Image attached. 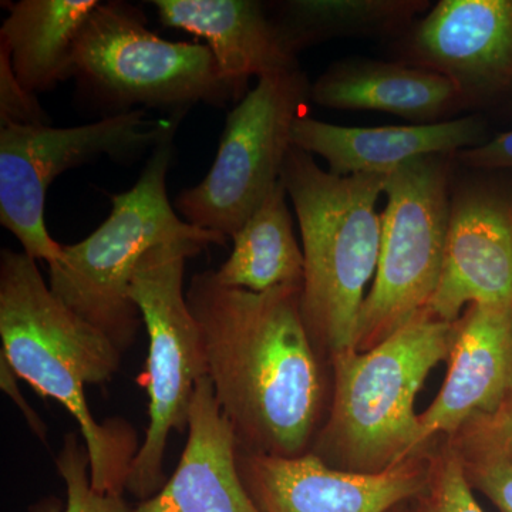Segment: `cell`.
<instances>
[{"label":"cell","mask_w":512,"mask_h":512,"mask_svg":"<svg viewBox=\"0 0 512 512\" xmlns=\"http://www.w3.org/2000/svg\"><path fill=\"white\" fill-rule=\"evenodd\" d=\"M188 306L200 325L208 377L238 451L309 453L325 412L328 379L302 318V286L228 288L214 271L192 276Z\"/></svg>","instance_id":"1"},{"label":"cell","mask_w":512,"mask_h":512,"mask_svg":"<svg viewBox=\"0 0 512 512\" xmlns=\"http://www.w3.org/2000/svg\"><path fill=\"white\" fill-rule=\"evenodd\" d=\"M0 338L16 375L79 423L94 490L123 495L140 450L136 431L121 419L97 423L84 394L87 384L113 379L123 353L53 295L25 252L0 254Z\"/></svg>","instance_id":"2"},{"label":"cell","mask_w":512,"mask_h":512,"mask_svg":"<svg viewBox=\"0 0 512 512\" xmlns=\"http://www.w3.org/2000/svg\"><path fill=\"white\" fill-rule=\"evenodd\" d=\"M387 178L329 173L296 147L282 168L302 234V318L325 359L355 349L366 285L379 264L382 215L376 205Z\"/></svg>","instance_id":"3"},{"label":"cell","mask_w":512,"mask_h":512,"mask_svg":"<svg viewBox=\"0 0 512 512\" xmlns=\"http://www.w3.org/2000/svg\"><path fill=\"white\" fill-rule=\"evenodd\" d=\"M453 325L427 316L372 350L330 357L332 402L309 453L336 470L377 474L426 450L414 400L431 370L447 360Z\"/></svg>","instance_id":"4"},{"label":"cell","mask_w":512,"mask_h":512,"mask_svg":"<svg viewBox=\"0 0 512 512\" xmlns=\"http://www.w3.org/2000/svg\"><path fill=\"white\" fill-rule=\"evenodd\" d=\"M173 138L153 150L131 190L111 195L109 218L92 235L63 245L49 265L53 295L127 352L140 329V311L130 299V285L150 249L175 242L225 245L227 237L181 220L168 200L167 174Z\"/></svg>","instance_id":"5"},{"label":"cell","mask_w":512,"mask_h":512,"mask_svg":"<svg viewBox=\"0 0 512 512\" xmlns=\"http://www.w3.org/2000/svg\"><path fill=\"white\" fill-rule=\"evenodd\" d=\"M207 247L185 241L150 249L131 279L130 299L148 333L146 372L140 382L150 399V424L127 490L144 501L164 487L168 437L173 430L187 429L195 387L208 376L204 338L184 292L185 261Z\"/></svg>","instance_id":"6"},{"label":"cell","mask_w":512,"mask_h":512,"mask_svg":"<svg viewBox=\"0 0 512 512\" xmlns=\"http://www.w3.org/2000/svg\"><path fill=\"white\" fill-rule=\"evenodd\" d=\"M456 165L454 156L421 157L389 174L379 264L357 325L359 352L429 316L443 269Z\"/></svg>","instance_id":"7"},{"label":"cell","mask_w":512,"mask_h":512,"mask_svg":"<svg viewBox=\"0 0 512 512\" xmlns=\"http://www.w3.org/2000/svg\"><path fill=\"white\" fill-rule=\"evenodd\" d=\"M73 76L120 113L143 106L184 116L195 104L235 99L210 47L157 36L143 13L123 2L100 3L86 20Z\"/></svg>","instance_id":"8"},{"label":"cell","mask_w":512,"mask_h":512,"mask_svg":"<svg viewBox=\"0 0 512 512\" xmlns=\"http://www.w3.org/2000/svg\"><path fill=\"white\" fill-rule=\"evenodd\" d=\"M311 86L299 69L262 77L242 97L225 121L211 170L175 201L188 224L227 238L237 234L281 180Z\"/></svg>","instance_id":"9"},{"label":"cell","mask_w":512,"mask_h":512,"mask_svg":"<svg viewBox=\"0 0 512 512\" xmlns=\"http://www.w3.org/2000/svg\"><path fill=\"white\" fill-rule=\"evenodd\" d=\"M177 131V121L153 127L146 111L114 113L86 126L0 127V222L22 244L23 252L52 265L63 245L45 224L47 188L63 174L100 156L116 158L156 148Z\"/></svg>","instance_id":"10"},{"label":"cell","mask_w":512,"mask_h":512,"mask_svg":"<svg viewBox=\"0 0 512 512\" xmlns=\"http://www.w3.org/2000/svg\"><path fill=\"white\" fill-rule=\"evenodd\" d=\"M394 50L450 80L474 114L512 104V0H441Z\"/></svg>","instance_id":"11"},{"label":"cell","mask_w":512,"mask_h":512,"mask_svg":"<svg viewBox=\"0 0 512 512\" xmlns=\"http://www.w3.org/2000/svg\"><path fill=\"white\" fill-rule=\"evenodd\" d=\"M494 174L454 178L430 318L453 323L473 303L512 305V183Z\"/></svg>","instance_id":"12"},{"label":"cell","mask_w":512,"mask_h":512,"mask_svg":"<svg viewBox=\"0 0 512 512\" xmlns=\"http://www.w3.org/2000/svg\"><path fill=\"white\" fill-rule=\"evenodd\" d=\"M433 444L377 474L336 470L313 453L274 457L238 451V468L259 512H387L423 490Z\"/></svg>","instance_id":"13"},{"label":"cell","mask_w":512,"mask_h":512,"mask_svg":"<svg viewBox=\"0 0 512 512\" xmlns=\"http://www.w3.org/2000/svg\"><path fill=\"white\" fill-rule=\"evenodd\" d=\"M447 376L436 400L419 414V446L456 434L493 414L512 390V305H473L454 322Z\"/></svg>","instance_id":"14"},{"label":"cell","mask_w":512,"mask_h":512,"mask_svg":"<svg viewBox=\"0 0 512 512\" xmlns=\"http://www.w3.org/2000/svg\"><path fill=\"white\" fill-rule=\"evenodd\" d=\"M490 140L478 114L433 124L343 127L303 116L292 131L293 147L329 164L336 175L392 174L402 165L429 156H454Z\"/></svg>","instance_id":"15"},{"label":"cell","mask_w":512,"mask_h":512,"mask_svg":"<svg viewBox=\"0 0 512 512\" xmlns=\"http://www.w3.org/2000/svg\"><path fill=\"white\" fill-rule=\"evenodd\" d=\"M188 441L173 477L133 512H259L238 468V443L210 377L195 387Z\"/></svg>","instance_id":"16"},{"label":"cell","mask_w":512,"mask_h":512,"mask_svg":"<svg viewBox=\"0 0 512 512\" xmlns=\"http://www.w3.org/2000/svg\"><path fill=\"white\" fill-rule=\"evenodd\" d=\"M153 5L163 25L207 42L234 97L244 94L252 77L299 70L298 55L261 2L156 0Z\"/></svg>","instance_id":"17"},{"label":"cell","mask_w":512,"mask_h":512,"mask_svg":"<svg viewBox=\"0 0 512 512\" xmlns=\"http://www.w3.org/2000/svg\"><path fill=\"white\" fill-rule=\"evenodd\" d=\"M311 100L326 109L380 111L413 124L441 123L468 111L457 87L441 74L366 57L333 63L312 84Z\"/></svg>","instance_id":"18"},{"label":"cell","mask_w":512,"mask_h":512,"mask_svg":"<svg viewBox=\"0 0 512 512\" xmlns=\"http://www.w3.org/2000/svg\"><path fill=\"white\" fill-rule=\"evenodd\" d=\"M99 0L6 2L0 45L8 49L16 79L28 92L55 89L73 76V52Z\"/></svg>","instance_id":"19"},{"label":"cell","mask_w":512,"mask_h":512,"mask_svg":"<svg viewBox=\"0 0 512 512\" xmlns=\"http://www.w3.org/2000/svg\"><path fill=\"white\" fill-rule=\"evenodd\" d=\"M282 180L272 188L258 210L238 229L234 249L214 271L228 288L266 292L281 286H303L305 258L296 241Z\"/></svg>","instance_id":"20"},{"label":"cell","mask_w":512,"mask_h":512,"mask_svg":"<svg viewBox=\"0 0 512 512\" xmlns=\"http://www.w3.org/2000/svg\"><path fill=\"white\" fill-rule=\"evenodd\" d=\"M427 0H291L276 6V25L298 55L336 37H399L427 10Z\"/></svg>","instance_id":"21"},{"label":"cell","mask_w":512,"mask_h":512,"mask_svg":"<svg viewBox=\"0 0 512 512\" xmlns=\"http://www.w3.org/2000/svg\"><path fill=\"white\" fill-rule=\"evenodd\" d=\"M412 512H484L474 498L456 451L446 441L431 447L429 477L413 500Z\"/></svg>","instance_id":"22"},{"label":"cell","mask_w":512,"mask_h":512,"mask_svg":"<svg viewBox=\"0 0 512 512\" xmlns=\"http://www.w3.org/2000/svg\"><path fill=\"white\" fill-rule=\"evenodd\" d=\"M56 464L67 488V507L63 512H133L123 495L94 490L89 453L77 434H67Z\"/></svg>","instance_id":"23"},{"label":"cell","mask_w":512,"mask_h":512,"mask_svg":"<svg viewBox=\"0 0 512 512\" xmlns=\"http://www.w3.org/2000/svg\"><path fill=\"white\" fill-rule=\"evenodd\" d=\"M444 440L454 448L503 458L512 466V390L493 414L468 421Z\"/></svg>","instance_id":"24"},{"label":"cell","mask_w":512,"mask_h":512,"mask_svg":"<svg viewBox=\"0 0 512 512\" xmlns=\"http://www.w3.org/2000/svg\"><path fill=\"white\" fill-rule=\"evenodd\" d=\"M451 448L456 451L470 487L484 494L498 508V511L512 512L511 464L503 458L490 456V454Z\"/></svg>","instance_id":"25"},{"label":"cell","mask_w":512,"mask_h":512,"mask_svg":"<svg viewBox=\"0 0 512 512\" xmlns=\"http://www.w3.org/2000/svg\"><path fill=\"white\" fill-rule=\"evenodd\" d=\"M47 123L49 119L36 94L28 92L16 79L8 49L0 45V127Z\"/></svg>","instance_id":"26"},{"label":"cell","mask_w":512,"mask_h":512,"mask_svg":"<svg viewBox=\"0 0 512 512\" xmlns=\"http://www.w3.org/2000/svg\"><path fill=\"white\" fill-rule=\"evenodd\" d=\"M454 160L457 165L474 171L512 170V130L490 138L483 146L454 154Z\"/></svg>","instance_id":"27"},{"label":"cell","mask_w":512,"mask_h":512,"mask_svg":"<svg viewBox=\"0 0 512 512\" xmlns=\"http://www.w3.org/2000/svg\"><path fill=\"white\" fill-rule=\"evenodd\" d=\"M18 379L19 376L16 375L13 367L10 366L8 359L0 352V387H2L3 392L8 394L10 399L15 402L16 406L19 407L20 412L25 416L33 433H35L37 437H40V440L46 441V424L43 423L42 419L37 416L35 410L26 402L25 397L22 396V392H20L18 386Z\"/></svg>","instance_id":"28"},{"label":"cell","mask_w":512,"mask_h":512,"mask_svg":"<svg viewBox=\"0 0 512 512\" xmlns=\"http://www.w3.org/2000/svg\"><path fill=\"white\" fill-rule=\"evenodd\" d=\"M387 512H412V508H410V500L394 505V507L390 508Z\"/></svg>","instance_id":"29"}]
</instances>
